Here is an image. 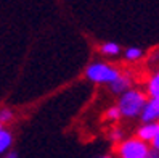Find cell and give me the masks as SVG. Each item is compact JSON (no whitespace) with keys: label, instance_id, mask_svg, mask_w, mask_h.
<instances>
[{"label":"cell","instance_id":"1","mask_svg":"<svg viewBox=\"0 0 159 158\" xmlns=\"http://www.w3.org/2000/svg\"><path fill=\"white\" fill-rule=\"evenodd\" d=\"M146 105V97L138 90H127L119 100V111L125 118H135L142 115L143 107Z\"/></svg>","mask_w":159,"mask_h":158},{"label":"cell","instance_id":"2","mask_svg":"<svg viewBox=\"0 0 159 158\" xmlns=\"http://www.w3.org/2000/svg\"><path fill=\"white\" fill-rule=\"evenodd\" d=\"M119 76L120 74L117 69L108 66L105 63H95L87 68V78L93 82H108V84H111Z\"/></svg>","mask_w":159,"mask_h":158},{"label":"cell","instance_id":"3","mask_svg":"<svg viewBox=\"0 0 159 158\" xmlns=\"http://www.w3.org/2000/svg\"><path fill=\"white\" fill-rule=\"evenodd\" d=\"M151 152L146 142L140 139H129L119 145V156L120 158H146Z\"/></svg>","mask_w":159,"mask_h":158},{"label":"cell","instance_id":"4","mask_svg":"<svg viewBox=\"0 0 159 158\" xmlns=\"http://www.w3.org/2000/svg\"><path fill=\"white\" fill-rule=\"evenodd\" d=\"M142 119L145 123H157L159 121V98H151L146 102L142 111Z\"/></svg>","mask_w":159,"mask_h":158},{"label":"cell","instance_id":"5","mask_svg":"<svg viewBox=\"0 0 159 158\" xmlns=\"http://www.w3.org/2000/svg\"><path fill=\"white\" fill-rule=\"evenodd\" d=\"M159 134V123H146L138 129V139L143 142H151Z\"/></svg>","mask_w":159,"mask_h":158},{"label":"cell","instance_id":"6","mask_svg":"<svg viewBox=\"0 0 159 158\" xmlns=\"http://www.w3.org/2000/svg\"><path fill=\"white\" fill-rule=\"evenodd\" d=\"M111 90L114 94H124V92L129 90V86H130V79L125 78V76H119L114 82H111Z\"/></svg>","mask_w":159,"mask_h":158},{"label":"cell","instance_id":"7","mask_svg":"<svg viewBox=\"0 0 159 158\" xmlns=\"http://www.w3.org/2000/svg\"><path fill=\"white\" fill-rule=\"evenodd\" d=\"M11 141H13L11 134L8 132V131H5V129L0 126V153H5L8 148H10Z\"/></svg>","mask_w":159,"mask_h":158},{"label":"cell","instance_id":"8","mask_svg":"<svg viewBox=\"0 0 159 158\" xmlns=\"http://www.w3.org/2000/svg\"><path fill=\"white\" fill-rule=\"evenodd\" d=\"M148 92H149V95H151V98H159V71L151 78V81H149Z\"/></svg>","mask_w":159,"mask_h":158},{"label":"cell","instance_id":"9","mask_svg":"<svg viewBox=\"0 0 159 158\" xmlns=\"http://www.w3.org/2000/svg\"><path fill=\"white\" fill-rule=\"evenodd\" d=\"M101 52L105 55H117L120 52V49H119V45L114 44V42H106V44L101 45Z\"/></svg>","mask_w":159,"mask_h":158},{"label":"cell","instance_id":"10","mask_svg":"<svg viewBox=\"0 0 159 158\" xmlns=\"http://www.w3.org/2000/svg\"><path fill=\"white\" fill-rule=\"evenodd\" d=\"M142 55H143V52L137 47H130V49L125 50V58L127 60H138V58H142Z\"/></svg>","mask_w":159,"mask_h":158},{"label":"cell","instance_id":"11","mask_svg":"<svg viewBox=\"0 0 159 158\" xmlns=\"http://www.w3.org/2000/svg\"><path fill=\"white\" fill-rule=\"evenodd\" d=\"M106 116H108V119H117L119 116H120V111H119V108L117 107H113V108H109L108 111H106Z\"/></svg>","mask_w":159,"mask_h":158},{"label":"cell","instance_id":"12","mask_svg":"<svg viewBox=\"0 0 159 158\" xmlns=\"http://www.w3.org/2000/svg\"><path fill=\"white\" fill-rule=\"evenodd\" d=\"M13 115H11V111L8 110V108H3V110H0V123H5L8 121Z\"/></svg>","mask_w":159,"mask_h":158},{"label":"cell","instance_id":"13","mask_svg":"<svg viewBox=\"0 0 159 158\" xmlns=\"http://www.w3.org/2000/svg\"><path fill=\"white\" fill-rule=\"evenodd\" d=\"M151 142H153V148H154V152H156V153L159 155V134H157V136H156V137L153 139Z\"/></svg>","mask_w":159,"mask_h":158},{"label":"cell","instance_id":"14","mask_svg":"<svg viewBox=\"0 0 159 158\" xmlns=\"http://www.w3.org/2000/svg\"><path fill=\"white\" fill-rule=\"evenodd\" d=\"M120 137H122V132H120V131H117V129H116V131L113 132V139H116V141H117V139H120Z\"/></svg>","mask_w":159,"mask_h":158},{"label":"cell","instance_id":"15","mask_svg":"<svg viewBox=\"0 0 159 158\" xmlns=\"http://www.w3.org/2000/svg\"><path fill=\"white\" fill-rule=\"evenodd\" d=\"M146 158H159V155L153 150V152H149V153H148V156H146Z\"/></svg>","mask_w":159,"mask_h":158},{"label":"cell","instance_id":"16","mask_svg":"<svg viewBox=\"0 0 159 158\" xmlns=\"http://www.w3.org/2000/svg\"><path fill=\"white\" fill-rule=\"evenodd\" d=\"M7 158H18V156H16L15 152H11V153H8V155H7Z\"/></svg>","mask_w":159,"mask_h":158},{"label":"cell","instance_id":"17","mask_svg":"<svg viewBox=\"0 0 159 158\" xmlns=\"http://www.w3.org/2000/svg\"><path fill=\"white\" fill-rule=\"evenodd\" d=\"M103 158H111V156H103Z\"/></svg>","mask_w":159,"mask_h":158}]
</instances>
